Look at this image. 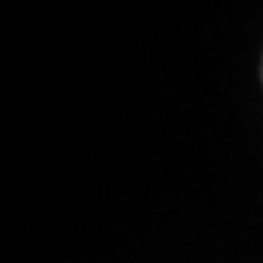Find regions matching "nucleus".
Masks as SVG:
<instances>
[{"mask_svg": "<svg viewBox=\"0 0 263 263\" xmlns=\"http://www.w3.org/2000/svg\"><path fill=\"white\" fill-rule=\"evenodd\" d=\"M260 78H263V70H260Z\"/></svg>", "mask_w": 263, "mask_h": 263, "instance_id": "nucleus-1", "label": "nucleus"}]
</instances>
